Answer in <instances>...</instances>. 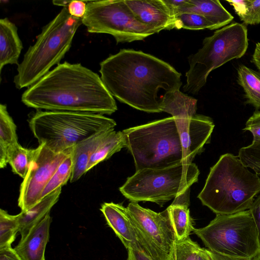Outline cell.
<instances>
[{
    "instance_id": "83f0119b",
    "label": "cell",
    "mask_w": 260,
    "mask_h": 260,
    "mask_svg": "<svg viewBox=\"0 0 260 260\" xmlns=\"http://www.w3.org/2000/svg\"><path fill=\"white\" fill-rule=\"evenodd\" d=\"M73 168L71 152L61 162L44 188L41 198L54 191L66 184L70 180Z\"/></svg>"
},
{
    "instance_id": "d590c367",
    "label": "cell",
    "mask_w": 260,
    "mask_h": 260,
    "mask_svg": "<svg viewBox=\"0 0 260 260\" xmlns=\"http://www.w3.org/2000/svg\"><path fill=\"white\" fill-rule=\"evenodd\" d=\"M127 249L128 256L126 260H152L142 250L135 247H131Z\"/></svg>"
},
{
    "instance_id": "4316f807",
    "label": "cell",
    "mask_w": 260,
    "mask_h": 260,
    "mask_svg": "<svg viewBox=\"0 0 260 260\" xmlns=\"http://www.w3.org/2000/svg\"><path fill=\"white\" fill-rule=\"evenodd\" d=\"M36 151V148H26L19 144L13 147L8 156V162L10 165L13 173L23 179L34 158Z\"/></svg>"
},
{
    "instance_id": "f1b7e54d",
    "label": "cell",
    "mask_w": 260,
    "mask_h": 260,
    "mask_svg": "<svg viewBox=\"0 0 260 260\" xmlns=\"http://www.w3.org/2000/svg\"><path fill=\"white\" fill-rule=\"evenodd\" d=\"M19 232L17 215H12L0 210V249L11 247Z\"/></svg>"
},
{
    "instance_id": "8992f818",
    "label": "cell",
    "mask_w": 260,
    "mask_h": 260,
    "mask_svg": "<svg viewBox=\"0 0 260 260\" xmlns=\"http://www.w3.org/2000/svg\"><path fill=\"white\" fill-rule=\"evenodd\" d=\"M28 123L39 145L56 153L69 150L83 140L116 125L114 119L100 114L45 110H37Z\"/></svg>"
},
{
    "instance_id": "cb8c5ba5",
    "label": "cell",
    "mask_w": 260,
    "mask_h": 260,
    "mask_svg": "<svg viewBox=\"0 0 260 260\" xmlns=\"http://www.w3.org/2000/svg\"><path fill=\"white\" fill-rule=\"evenodd\" d=\"M124 147H126V143L122 132H116L112 129L90 157L87 172Z\"/></svg>"
},
{
    "instance_id": "e575fe53",
    "label": "cell",
    "mask_w": 260,
    "mask_h": 260,
    "mask_svg": "<svg viewBox=\"0 0 260 260\" xmlns=\"http://www.w3.org/2000/svg\"><path fill=\"white\" fill-rule=\"evenodd\" d=\"M249 210L254 219L260 243V194L254 200Z\"/></svg>"
},
{
    "instance_id": "9c48e42d",
    "label": "cell",
    "mask_w": 260,
    "mask_h": 260,
    "mask_svg": "<svg viewBox=\"0 0 260 260\" xmlns=\"http://www.w3.org/2000/svg\"><path fill=\"white\" fill-rule=\"evenodd\" d=\"M193 232L209 250L221 254L253 258L260 253L256 227L249 210L216 214L207 226Z\"/></svg>"
},
{
    "instance_id": "ab89813d",
    "label": "cell",
    "mask_w": 260,
    "mask_h": 260,
    "mask_svg": "<svg viewBox=\"0 0 260 260\" xmlns=\"http://www.w3.org/2000/svg\"><path fill=\"white\" fill-rule=\"evenodd\" d=\"M252 260H260V253L253 258Z\"/></svg>"
},
{
    "instance_id": "52a82bcc",
    "label": "cell",
    "mask_w": 260,
    "mask_h": 260,
    "mask_svg": "<svg viewBox=\"0 0 260 260\" xmlns=\"http://www.w3.org/2000/svg\"><path fill=\"white\" fill-rule=\"evenodd\" d=\"M248 46L247 27L237 22L219 28L206 37L202 48L188 58L189 68L185 74L186 83L183 91L197 94L211 71L232 59L241 58Z\"/></svg>"
},
{
    "instance_id": "74e56055",
    "label": "cell",
    "mask_w": 260,
    "mask_h": 260,
    "mask_svg": "<svg viewBox=\"0 0 260 260\" xmlns=\"http://www.w3.org/2000/svg\"><path fill=\"white\" fill-rule=\"evenodd\" d=\"M206 250L211 260H252V258L237 257L221 254L212 251L208 249H206Z\"/></svg>"
},
{
    "instance_id": "3957f363",
    "label": "cell",
    "mask_w": 260,
    "mask_h": 260,
    "mask_svg": "<svg viewBox=\"0 0 260 260\" xmlns=\"http://www.w3.org/2000/svg\"><path fill=\"white\" fill-rule=\"evenodd\" d=\"M260 192V178L238 156L225 153L210 170L198 196L216 214H232L249 210Z\"/></svg>"
},
{
    "instance_id": "1f68e13d",
    "label": "cell",
    "mask_w": 260,
    "mask_h": 260,
    "mask_svg": "<svg viewBox=\"0 0 260 260\" xmlns=\"http://www.w3.org/2000/svg\"><path fill=\"white\" fill-rule=\"evenodd\" d=\"M239 18L244 24L260 23V0H246V10Z\"/></svg>"
},
{
    "instance_id": "484cf974",
    "label": "cell",
    "mask_w": 260,
    "mask_h": 260,
    "mask_svg": "<svg viewBox=\"0 0 260 260\" xmlns=\"http://www.w3.org/2000/svg\"><path fill=\"white\" fill-rule=\"evenodd\" d=\"M169 260H211L206 249L191 240L190 237L179 241L175 239Z\"/></svg>"
},
{
    "instance_id": "f35d334b",
    "label": "cell",
    "mask_w": 260,
    "mask_h": 260,
    "mask_svg": "<svg viewBox=\"0 0 260 260\" xmlns=\"http://www.w3.org/2000/svg\"><path fill=\"white\" fill-rule=\"evenodd\" d=\"M252 62L260 73V43L256 44L255 48L252 56Z\"/></svg>"
},
{
    "instance_id": "7402d4cb",
    "label": "cell",
    "mask_w": 260,
    "mask_h": 260,
    "mask_svg": "<svg viewBox=\"0 0 260 260\" xmlns=\"http://www.w3.org/2000/svg\"><path fill=\"white\" fill-rule=\"evenodd\" d=\"M197 100L180 90L168 92L162 96L161 111L170 114L176 122L191 119L196 114Z\"/></svg>"
},
{
    "instance_id": "ffe728a7",
    "label": "cell",
    "mask_w": 260,
    "mask_h": 260,
    "mask_svg": "<svg viewBox=\"0 0 260 260\" xmlns=\"http://www.w3.org/2000/svg\"><path fill=\"white\" fill-rule=\"evenodd\" d=\"M23 46L15 24L7 18L0 19V71L8 64L18 65Z\"/></svg>"
},
{
    "instance_id": "5bb4252c",
    "label": "cell",
    "mask_w": 260,
    "mask_h": 260,
    "mask_svg": "<svg viewBox=\"0 0 260 260\" xmlns=\"http://www.w3.org/2000/svg\"><path fill=\"white\" fill-rule=\"evenodd\" d=\"M136 18L154 32L176 28L175 17L163 0H125Z\"/></svg>"
},
{
    "instance_id": "836d02e7",
    "label": "cell",
    "mask_w": 260,
    "mask_h": 260,
    "mask_svg": "<svg viewBox=\"0 0 260 260\" xmlns=\"http://www.w3.org/2000/svg\"><path fill=\"white\" fill-rule=\"evenodd\" d=\"M86 6L87 2L73 1L69 3L67 8L71 15L82 18L86 11Z\"/></svg>"
},
{
    "instance_id": "e0dca14e",
    "label": "cell",
    "mask_w": 260,
    "mask_h": 260,
    "mask_svg": "<svg viewBox=\"0 0 260 260\" xmlns=\"http://www.w3.org/2000/svg\"><path fill=\"white\" fill-rule=\"evenodd\" d=\"M189 196V189L174 199L166 210L175 239L179 241L189 237L194 230L188 208Z\"/></svg>"
},
{
    "instance_id": "4dcf8cb0",
    "label": "cell",
    "mask_w": 260,
    "mask_h": 260,
    "mask_svg": "<svg viewBox=\"0 0 260 260\" xmlns=\"http://www.w3.org/2000/svg\"><path fill=\"white\" fill-rule=\"evenodd\" d=\"M238 156L246 167L260 175V143L242 147Z\"/></svg>"
},
{
    "instance_id": "f546056e",
    "label": "cell",
    "mask_w": 260,
    "mask_h": 260,
    "mask_svg": "<svg viewBox=\"0 0 260 260\" xmlns=\"http://www.w3.org/2000/svg\"><path fill=\"white\" fill-rule=\"evenodd\" d=\"M176 29L190 30L216 29L215 25L204 16L191 13H183L176 16Z\"/></svg>"
},
{
    "instance_id": "4fadbf2b",
    "label": "cell",
    "mask_w": 260,
    "mask_h": 260,
    "mask_svg": "<svg viewBox=\"0 0 260 260\" xmlns=\"http://www.w3.org/2000/svg\"><path fill=\"white\" fill-rule=\"evenodd\" d=\"M127 208L144 233L159 249L169 255L175 236L166 211L157 213L132 202Z\"/></svg>"
},
{
    "instance_id": "8d00e7d4",
    "label": "cell",
    "mask_w": 260,
    "mask_h": 260,
    "mask_svg": "<svg viewBox=\"0 0 260 260\" xmlns=\"http://www.w3.org/2000/svg\"><path fill=\"white\" fill-rule=\"evenodd\" d=\"M0 260H21L11 247L0 249Z\"/></svg>"
},
{
    "instance_id": "9a60e30c",
    "label": "cell",
    "mask_w": 260,
    "mask_h": 260,
    "mask_svg": "<svg viewBox=\"0 0 260 260\" xmlns=\"http://www.w3.org/2000/svg\"><path fill=\"white\" fill-rule=\"evenodd\" d=\"M214 126L208 116L196 114L193 116L189 125L180 134L186 163H192L194 157L203 151L204 145L210 142Z\"/></svg>"
},
{
    "instance_id": "d6986e66",
    "label": "cell",
    "mask_w": 260,
    "mask_h": 260,
    "mask_svg": "<svg viewBox=\"0 0 260 260\" xmlns=\"http://www.w3.org/2000/svg\"><path fill=\"white\" fill-rule=\"evenodd\" d=\"M112 129L95 134L78 143L72 148L73 168L71 182L77 181L87 172L90 157Z\"/></svg>"
},
{
    "instance_id": "603a6c76",
    "label": "cell",
    "mask_w": 260,
    "mask_h": 260,
    "mask_svg": "<svg viewBox=\"0 0 260 260\" xmlns=\"http://www.w3.org/2000/svg\"><path fill=\"white\" fill-rule=\"evenodd\" d=\"M18 143L16 125L9 115L6 105H0V168H4L8 162L11 150Z\"/></svg>"
},
{
    "instance_id": "d6a6232c",
    "label": "cell",
    "mask_w": 260,
    "mask_h": 260,
    "mask_svg": "<svg viewBox=\"0 0 260 260\" xmlns=\"http://www.w3.org/2000/svg\"><path fill=\"white\" fill-rule=\"evenodd\" d=\"M243 131H250L253 137L252 143H260V110H256L247 120Z\"/></svg>"
},
{
    "instance_id": "2e32d148",
    "label": "cell",
    "mask_w": 260,
    "mask_h": 260,
    "mask_svg": "<svg viewBox=\"0 0 260 260\" xmlns=\"http://www.w3.org/2000/svg\"><path fill=\"white\" fill-rule=\"evenodd\" d=\"M51 221L48 213L25 238L20 240L14 249L21 260H45V252Z\"/></svg>"
},
{
    "instance_id": "30bf717a",
    "label": "cell",
    "mask_w": 260,
    "mask_h": 260,
    "mask_svg": "<svg viewBox=\"0 0 260 260\" xmlns=\"http://www.w3.org/2000/svg\"><path fill=\"white\" fill-rule=\"evenodd\" d=\"M82 22L88 32L110 34L117 43L142 40L154 34L136 18L125 0L87 1Z\"/></svg>"
},
{
    "instance_id": "5b68a950",
    "label": "cell",
    "mask_w": 260,
    "mask_h": 260,
    "mask_svg": "<svg viewBox=\"0 0 260 260\" xmlns=\"http://www.w3.org/2000/svg\"><path fill=\"white\" fill-rule=\"evenodd\" d=\"M122 132L136 171L186 163L180 133L172 116Z\"/></svg>"
},
{
    "instance_id": "ba28073f",
    "label": "cell",
    "mask_w": 260,
    "mask_h": 260,
    "mask_svg": "<svg viewBox=\"0 0 260 260\" xmlns=\"http://www.w3.org/2000/svg\"><path fill=\"white\" fill-rule=\"evenodd\" d=\"M200 171L194 163L136 171L119 188L132 202H151L162 206L198 182Z\"/></svg>"
},
{
    "instance_id": "7c38bea8",
    "label": "cell",
    "mask_w": 260,
    "mask_h": 260,
    "mask_svg": "<svg viewBox=\"0 0 260 260\" xmlns=\"http://www.w3.org/2000/svg\"><path fill=\"white\" fill-rule=\"evenodd\" d=\"M100 210L108 225L126 249L135 247L152 260H168V255L159 249L144 233L127 207L113 202L104 203Z\"/></svg>"
},
{
    "instance_id": "d4e9b609",
    "label": "cell",
    "mask_w": 260,
    "mask_h": 260,
    "mask_svg": "<svg viewBox=\"0 0 260 260\" xmlns=\"http://www.w3.org/2000/svg\"><path fill=\"white\" fill-rule=\"evenodd\" d=\"M238 82L243 88L246 103L260 110V73L244 65L237 69Z\"/></svg>"
},
{
    "instance_id": "277c9868",
    "label": "cell",
    "mask_w": 260,
    "mask_h": 260,
    "mask_svg": "<svg viewBox=\"0 0 260 260\" xmlns=\"http://www.w3.org/2000/svg\"><path fill=\"white\" fill-rule=\"evenodd\" d=\"M82 18L71 15L67 7L42 28L34 45L30 46L18 65L14 83L18 89L28 87L59 64L70 50Z\"/></svg>"
},
{
    "instance_id": "8fae6325",
    "label": "cell",
    "mask_w": 260,
    "mask_h": 260,
    "mask_svg": "<svg viewBox=\"0 0 260 260\" xmlns=\"http://www.w3.org/2000/svg\"><path fill=\"white\" fill-rule=\"evenodd\" d=\"M36 149L34 158L20 187L18 205L21 211L30 209L41 200L44 188L72 148L56 153L40 144Z\"/></svg>"
},
{
    "instance_id": "44dd1931",
    "label": "cell",
    "mask_w": 260,
    "mask_h": 260,
    "mask_svg": "<svg viewBox=\"0 0 260 260\" xmlns=\"http://www.w3.org/2000/svg\"><path fill=\"white\" fill-rule=\"evenodd\" d=\"M61 188H59L46 196L30 209L21 211L19 214H17L19 232L21 237L20 240L25 238L31 230L47 214L50 213L51 208L59 200L61 192Z\"/></svg>"
},
{
    "instance_id": "ac0fdd59",
    "label": "cell",
    "mask_w": 260,
    "mask_h": 260,
    "mask_svg": "<svg viewBox=\"0 0 260 260\" xmlns=\"http://www.w3.org/2000/svg\"><path fill=\"white\" fill-rule=\"evenodd\" d=\"M183 13L202 15L218 29L228 25L234 19L218 0H186L177 15Z\"/></svg>"
},
{
    "instance_id": "6da1fadb",
    "label": "cell",
    "mask_w": 260,
    "mask_h": 260,
    "mask_svg": "<svg viewBox=\"0 0 260 260\" xmlns=\"http://www.w3.org/2000/svg\"><path fill=\"white\" fill-rule=\"evenodd\" d=\"M101 78L113 96L147 113L161 112L165 93L180 90L181 74L168 63L151 54L121 49L100 63Z\"/></svg>"
},
{
    "instance_id": "7a4b0ae2",
    "label": "cell",
    "mask_w": 260,
    "mask_h": 260,
    "mask_svg": "<svg viewBox=\"0 0 260 260\" xmlns=\"http://www.w3.org/2000/svg\"><path fill=\"white\" fill-rule=\"evenodd\" d=\"M21 101L37 110L111 115L117 110L99 75L80 63L66 61L28 87Z\"/></svg>"
}]
</instances>
